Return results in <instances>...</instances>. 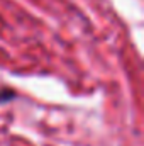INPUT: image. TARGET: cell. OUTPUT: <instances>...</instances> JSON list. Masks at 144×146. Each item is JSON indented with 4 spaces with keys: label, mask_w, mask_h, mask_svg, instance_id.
Returning a JSON list of instances; mask_svg holds the SVG:
<instances>
[{
    "label": "cell",
    "mask_w": 144,
    "mask_h": 146,
    "mask_svg": "<svg viewBox=\"0 0 144 146\" xmlns=\"http://www.w3.org/2000/svg\"><path fill=\"white\" fill-rule=\"evenodd\" d=\"M14 97H15V92L14 90H10V88H2L0 90V102H9Z\"/></svg>",
    "instance_id": "1"
}]
</instances>
